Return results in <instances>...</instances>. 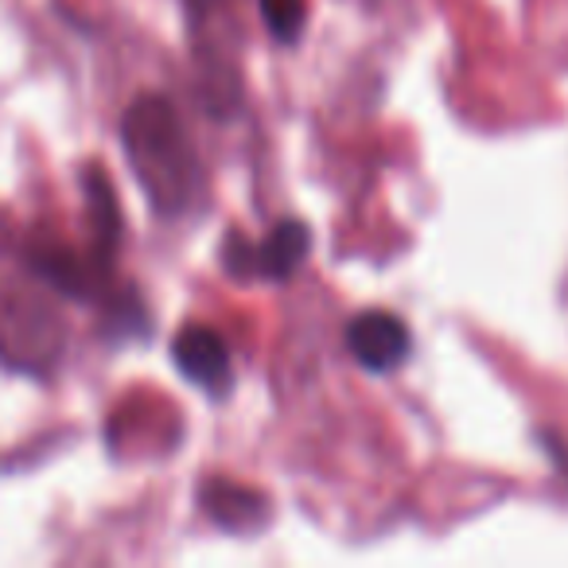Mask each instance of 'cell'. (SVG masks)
I'll return each instance as SVG.
<instances>
[{"label": "cell", "mask_w": 568, "mask_h": 568, "mask_svg": "<svg viewBox=\"0 0 568 568\" xmlns=\"http://www.w3.org/2000/svg\"><path fill=\"white\" fill-rule=\"evenodd\" d=\"M129 168L160 214H183L199 187V160L180 113L168 98L141 94L121 121Z\"/></svg>", "instance_id": "obj_1"}, {"label": "cell", "mask_w": 568, "mask_h": 568, "mask_svg": "<svg viewBox=\"0 0 568 568\" xmlns=\"http://www.w3.org/2000/svg\"><path fill=\"white\" fill-rule=\"evenodd\" d=\"M308 245H312L308 226L296 219H284L261 242H245V237L230 234L226 245H222V257H226V268L234 276L288 281L304 265V257H308Z\"/></svg>", "instance_id": "obj_2"}, {"label": "cell", "mask_w": 568, "mask_h": 568, "mask_svg": "<svg viewBox=\"0 0 568 568\" xmlns=\"http://www.w3.org/2000/svg\"><path fill=\"white\" fill-rule=\"evenodd\" d=\"M413 335L405 327V320H397L386 308H371L358 312L347 324V351L355 355L358 366L374 374H389L409 358Z\"/></svg>", "instance_id": "obj_3"}, {"label": "cell", "mask_w": 568, "mask_h": 568, "mask_svg": "<svg viewBox=\"0 0 568 568\" xmlns=\"http://www.w3.org/2000/svg\"><path fill=\"white\" fill-rule=\"evenodd\" d=\"M24 320L28 308L0 316V358H9L20 371H48L59 351H63V332L40 304L32 312V324H24Z\"/></svg>", "instance_id": "obj_4"}, {"label": "cell", "mask_w": 568, "mask_h": 568, "mask_svg": "<svg viewBox=\"0 0 568 568\" xmlns=\"http://www.w3.org/2000/svg\"><path fill=\"white\" fill-rule=\"evenodd\" d=\"M172 363L195 382L206 394H226L234 382V366H230L226 339L203 324H187L175 332L172 339Z\"/></svg>", "instance_id": "obj_5"}, {"label": "cell", "mask_w": 568, "mask_h": 568, "mask_svg": "<svg viewBox=\"0 0 568 568\" xmlns=\"http://www.w3.org/2000/svg\"><path fill=\"white\" fill-rule=\"evenodd\" d=\"M199 506L206 510V518H214L222 529H237V534H253L268 521V498L261 490L245 487V483H234V479H206L199 487Z\"/></svg>", "instance_id": "obj_6"}, {"label": "cell", "mask_w": 568, "mask_h": 568, "mask_svg": "<svg viewBox=\"0 0 568 568\" xmlns=\"http://www.w3.org/2000/svg\"><path fill=\"white\" fill-rule=\"evenodd\" d=\"M87 191H90V226H94L102 253H110L113 242H118V206H113L110 183H105V175L98 168L87 172Z\"/></svg>", "instance_id": "obj_7"}, {"label": "cell", "mask_w": 568, "mask_h": 568, "mask_svg": "<svg viewBox=\"0 0 568 568\" xmlns=\"http://www.w3.org/2000/svg\"><path fill=\"white\" fill-rule=\"evenodd\" d=\"M261 20L276 43H296L308 20V0H261Z\"/></svg>", "instance_id": "obj_8"}]
</instances>
